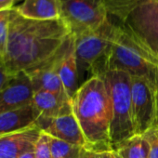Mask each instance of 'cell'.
Wrapping results in <instances>:
<instances>
[{
	"label": "cell",
	"mask_w": 158,
	"mask_h": 158,
	"mask_svg": "<svg viewBox=\"0 0 158 158\" xmlns=\"http://www.w3.org/2000/svg\"><path fill=\"white\" fill-rule=\"evenodd\" d=\"M71 35L61 19L31 20L20 15L13 7L10 10L7 51L0 63L11 76L35 70L51 60Z\"/></svg>",
	"instance_id": "obj_1"
},
{
	"label": "cell",
	"mask_w": 158,
	"mask_h": 158,
	"mask_svg": "<svg viewBox=\"0 0 158 158\" xmlns=\"http://www.w3.org/2000/svg\"><path fill=\"white\" fill-rule=\"evenodd\" d=\"M72 106L83 132L86 149L95 152L113 149L110 98L101 75L90 76L78 88L72 99Z\"/></svg>",
	"instance_id": "obj_2"
},
{
	"label": "cell",
	"mask_w": 158,
	"mask_h": 158,
	"mask_svg": "<svg viewBox=\"0 0 158 158\" xmlns=\"http://www.w3.org/2000/svg\"><path fill=\"white\" fill-rule=\"evenodd\" d=\"M110 70L124 71L130 76L144 79L155 95L158 89V61L143 49L119 23L105 57L91 74L100 75Z\"/></svg>",
	"instance_id": "obj_3"
},
{
	"label": "cell",
	"mask_w": 158,
	"mask_h": 158,
	"mask_svg": "<svg viewBox=\"0 0 158 158\" xmlns=\"http://www.w3.org/2000/svg\"><path fill=\"white\" fill-rule=\"evenodd\" d=\"M105 83L111 104L110 139L112 148L136 135L131 96V76L120 70L100 74Z\"/></svg>",
	"instance_id": "obj_4"
},
{
	"label": "cell",
	"mask_w": 158,
	"mask_h": 158,
	"mask_svg": "<svg viewBox=\"0 0 158 158\" xmlns=\"http://www.w3.org/2000/svg\"><path fill=\"white\" fill-rule=\"evenodd\" d=\"M158 61V0H145L119 23Z\"/></svg>",
	"instance_id": "obj_5"
},
{
	"label": "cell",
	"mask_w": 158,
	"mask_h": 158,
	"mask_svg": "<svg viewBox=\"0 0 158 158\" xmlns=\"http://www.w3.org/2000/svg\"><path fill=\"white\" fill-rule=\"evenodd\" d=\"M117 22L109 15L97 29L73 36L79 72L92 73L105 57L114 38Z\"/></svg>",
	"instance_id": "obj_6"
},
{
	"label": "cell",
	"mask_w": 158,
	"mask_h": 158,
	"mask_svg": "<svg viewBox=\"0 0 158 158\" xmlns=\"http://www.w3.org/2000/svg\"><path fill=\"white\" fill-rule=\"evenodd\" d=\"M61 20L73 36L99 28L108 13L103 0H60Z\"/></svg>",
	"instance_id": "obj_7"
},
{
	"label": "cell",
	"mask_w": 158,
	"mask_h": 158,
	"mask_svg": "<svg viewBox=\"0 0 158 158\" xmlns=\"http://www.w3.org/2000/svg\"><path fill=\"white\" fill-rule=\"evenodd\" d=\"M132 110L136 135H143L157 126L155 95L142 78L131 76Z\"/></svg>",
	"instance_id": "obj_8"
},
{
	"label": "cell",
	"mask_w": 158,
	"mask_h": 158,
	"mask_svg": "<svg viewBox=\"0 0 158 158\" xmlns=\"http://www.w3.org/2000/svg\"><path fill=\"white\" fill-rule=\"evenodd\" d=\"M72 37L73 35H71V37L63 46V48L51 60H49L48 62L41 65L40 67L26 73L30 77L34 92L44 90L57 93L60 95H66L59 75V67L71 43Z\"/></svg>",
	"instance_id": "obj_9"
},
{
	"label": "cell",
	"mask_w": 158,
	"mask_h": 158,
	"mask_svg": "<svg viewBox=\"0 0 158 158\" xmlns=\"http://www.w3.org/2000/svg\"><path fill=\"white\" fill-rule=\"evenodd\" d=\"M36 126L52 138L86 148L83 132L73 110L55 118H38Z\"/></svg>",
	"instance_id": "obj_10"
},
{
	"label": "cell",
	"mask_w": 158,
	"mask_h": 158,
	"mask_svg": "<svg viewBox=\"0 0 158 158\" xmlns=\"http://www.w3.org/2000/svg\"><path fill=\"white\" fill-rule=\"evenodd\" d=\"M34 89L29 75L22 72L0 90V114L33 103Z\"/></svg>",
	"instance_id": "obj_11"
},
{
	"label": "cell",
	"mask_w": 158,
	"mask_h": 158,
	"mask_svg": "<svg viewBox=\"0 0 158 158\" xmlns=\"http://www.w3.org/2000/svg\"><path fill=\"white\" fill-rule=\"evenodd\" d=\"M40 134L41 129L34 125L0 136V158H19L24 152L34 150Z\"/></svg>",
	"instance_id": "obj_12"
},
{
	"label": "cell",
	"mask_w": 158,
	"mask_h": 158,
	"mask_svg": "<svg viewBox=\"0 0 158 158\" xmlns=\"http://www.w3.org/2000/svg\"><path fill=\"white\" fill-rule=\"evenodd\" d=\"M33 104L39 114V118H55L73 110L72 100L66 95L44 90L35 92Z\"/></svg>",
	"instance_id": "obj_13"
},
{
	"label": "cell",
	"mask_w": 158,
	"mask_h": 158,
	"mask_svg": "<svg viewBox=\"0 0 158 158\" xmlns=\"http://www.w3.org/2000/svg\"><path fill=\"white\" fill-rule=\"evenodd\" d=\"M15 10L24 18L36 21H57L61 19L60 0H23Z\"/></svg>",
	"instance_id": "obj_14"
},
{
	"label": "cell",
	"mask_w": 158,
	"mask_h": 158,
	"mask_svg": "<svg viewBox=\"0 0 158 158\" xmlns=\"http://www.w3.org/2000/svg\"><path fill=\"white\" fill-rule=\"evenodd\" d=\"M39 114L34 104L0 114V136L36 125Z\"/></svg>",
	"instance_id": "obj_15"
},
{
	"label": "cell",
	"mask_w": 158,
	"mask_h": 158,
	"mask_svg": "<svg viewBox=\"0 0 158 158\" xmlns=\"http://www.w3.org/2000/svg\"><path fill=\"white\" fill-rule=\"evenodd\" d=\"M59 75L61 80L66 95L72 100L78 89L79 69L75 55L74 38L72 37L71 43L60 61L59 67Z\"/></svg>",
	"instance_id": "obj_16"
},
{
	"label": "cell",
	"mask_w": 158,
	"mask_h": 158,
	"mask_svg": "<svg viewBox=\"0 0 158 158\" xmlns=\"http://www.w3.org/2000/svg\"><path fill=\"white\" fill-rule=\"evenodd\" d=\"M114 150L121 158H148L149 144L141 135H134L131 138L114 145Z\"/></svg>",
	"instance_id": "obj_17"
},
{
	"label": "cell",
	"mask_w": 158,
	"mask_h": 158,
	"mask_svg": "<svg viewBox=\"0 0 158 158\" xmlns=\"http://www.w3.org/2000/svg\"><path fill=\"white\" fill-rule=\"evenodd\" d=\"M143 1L145 0H103L108 15L117 23L122 22Z\"/></svg>",
	"instance_id": "obj_18"
},
{
	"label": "cell",
	"mask_w": 158,
	"mask_h": 158,
	"mask_svg": "<svg viewBox=\"0 0 158 158\" xmlns=\"http://www.w3.org/2000/svg\"><path fill=\"white\" fill-rule=\"evenodd\" d=\"M50 147L52 158H80L84 150L83 146H79L50 137Z\"/></svg>",
	"instance_id": "obj_19"
},
{
	"label": "cell",
	"mask_w": 158,
	"mask_h": 158,
	"mask_svg": "<svg viewBox=\"0 0 158 158\" xmlns=\"http://www.w3.org/2000/svg\"><path fill=\"white\" fill-rule=\"evenodd\" d=\"M10 10L0 11V60L4 58L7 51L10 33Z\"/></svg>",
	"instance_id": "obj_20"
},
{
	"label": "cell",
	"mask_w": 158,
	"mask_h": 158,
	"mask_svg": "<svg viewBox=\"0 0 158 158\" xmlns=\"http://www.w3.org/2000/svg\"><path fill=\"white\" fill-rule=\"evenodd\" d=\"M35 158H52L50 147V136L41 131V134L35 143Z\"/></svg>",
	"instance_id": "obj_21"
},
{
	"label": "cell",
	"mask_w": 158,
	"mask_h": 158,
	"mask_svg": "<svg viewBox=\"0 0 158 158\" xmlns=\"http://www.w3.org/2000/svg\"><path fill=\"white\" fill-rule=\"evenodd\" d=\"M141 136H143L149 144L148 158H158V126L152 127Z\"/></svg>",
	"instance_id": "obj_22"
},
{
	"label": "cell",
	"mask_w": 158,
	"mask_h": 158,
	"mask_svg": "<svg viewBox=\"0 0 158 158\" xmlns=\"http://www.w3.org/2000/svg\"><path fill=\"white\" fill-rule=\"evenodd\" d=\"M14 76L10 75L5 69L3 68L2 64L0 63V90H1L3 88H5L7 85L10 84V82L12 80Z\"/></svg>",
	"instance_id": "obj_23"
},
{
	"label": "cell",
	"mask_w": 158,
	"mask_h": 158,
	"mask_svg": "<svg viewBox=\"0 0 158 158\" xmlns=\"http://www.w3.org/2000/svg\"><path fill=\"white\" fill-rule=\"evenodd\" d=\"M95 158H121L119 154L114 149L100 151L95 152Z\"/></svg>",
	"instance_id": "obj_24"
},
{
	"label": "cell",
	"mask_w": 158,
	"mask_h": 158,
	"mask_svg": "<svg viewBox=\"0 0 158 158\" xmlns=\"http://www.w3.org/2000/svg\"><path fill=\"white\" fill-rule=\"evenodd\" d=\"M19 1L21 0H0V11L12 9L15 7L14 5Z\"/></svg>",
	"instance_id": "obj_25"
},
{
	"label": "cell",
	"mask_w": 158,
	"mask_h": 158,
	"mask_svg": "<svg viewBox=\"0 0 158 158\" xmlns=\"http://www.w3.org/2000/svg\"><path fill=\"white\" fill-rule=\"evenodd\" d=\"M80 158H95V152L85 149Z\"/></svg>",
	"instance_id": "obj_26"
},
{
	"label": "cell",
	"mask_w": 158,
	"mask_h": 158,
	"mask_svg": "<svg viewBox=\"0 0 158 158\" xmlns=\"http://www.w3.org/2000/svg\"><path fill=\"white\" fill-rule=\"evenodd\" d=\"M19 158H35V152H34V150L24 152V153H23V154H22Z\"/></svg>",
	"instance_id": "obj_27"
},
{
	"label": "cell",
	"mask_w": 158,
	"mask_h": 158,
	"mask_svg": "<svg viewBox=\"0 0 158 158\" xmlns=\"http://www.w3.org/2000/svg\"><path fill=\"white\" fill-rule=\"evenodd\" d=\"M155 102H156V115H157V126H158V89L155 93Z\"/></svg>",
	"instance_id": "obj_28"
}]
</instances>
